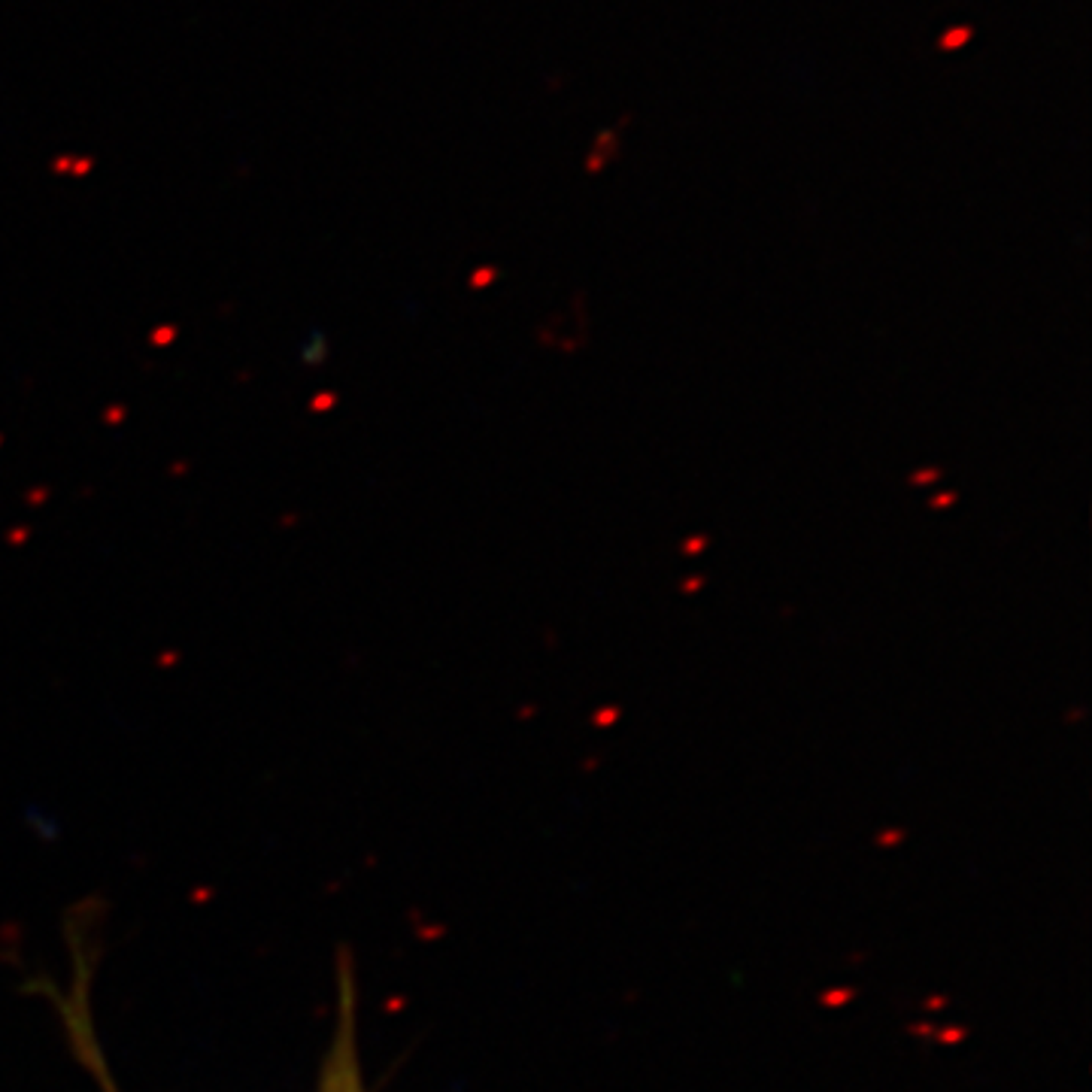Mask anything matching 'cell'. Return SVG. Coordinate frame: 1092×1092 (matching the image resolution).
<instances>
[{
	"mask_svg": "<svg viewBox=\"0 0 1092 1092\" xmlns=\"http://www.w3.org/2000/svg\"><path fill=\"white\" fill-rule=\"evenodd\" d=\"M355 989L349 971H343V1001H340V1023H337V1038L322 1065L319 1092H364L362 1065H358V1050H355Z\"/></svg>",
	"mask_w": 1092,
	"mask_h": 1092,
	"instance_id": "cell-1",
	"label": "cell"
}]
</instances>
